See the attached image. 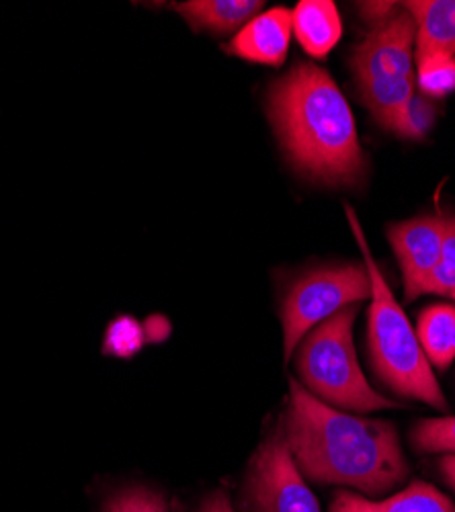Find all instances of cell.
<instances>
[{
  "instance_id": "6da1fadb",
  "label": "cell",
  "mask_w": 455,
  "mask_h": 512,
  "mask_svg": "<svg viewBox=\"0 0 455 512\" xmlns=\"http://www.w3.org/2000/svg\"><path fill=\"white\" fill-rule=\"evenodd\" d=\"M285 439L304 478L380 496L402 484L408 465L394 424L359 418L312 396L289 379Z\"/></svg>"
},
{
  "instance_id": "7a4b0ae2",
  "label": "cell",
  "mask_w": 455,
  "mask_h": 512,
  "mask_svg": "<svg viewBox=\"0 0 455 512\" xmlns=\"http://www.w3.org/2000/svg\"><path fill=\"white\" fill-rule=\"evenodd\" d=\"M269 117L296 170L326 185H353L363 150L347 99L330 74L302 62L269 91Z\"/></svg>"
},
{
  "instance_id": "3957f363",
  "label": "cell",
  "mask_w": 455,
  "mask_h": 512,
  "mask_svg": "<svg viewBox=\"0 0 455 512\" xmlns=\"http://www.w3.org/2000/svg\"><path fill=\"white\" fill-rule=\"evenodd\" d=\"M345 211L371 281L367 347L374 373L380 377L384 386L394 390L398 396L419 400L435 410L447 412L449 404L419 343L417 330L408 322L378 263L371 256L357 213L351 207Z\"/></svg>"
},
{
  "instance_id": "277c9868",
  "label": "cell",
  "mask_w": 455,
  "mask_h": 512,
  "mask_svg": "<svg viewBox=\"0 0 455 512\" xmlns=\"http://www.w3.org/2000/svg\"><path fill=\"white\" fill-rule=\"evenodd\" d=\"M357 304L330 316L312 328L298 345L296 367L304 388L333 408L353 412H378L396 404L378 394L365 379L355 345L353 324Z\"/></svg>"
},
{
  "instance_id": "5b68a950",
  "label": "cell",
  "mask_w": 455,
  "mask_h": 512,
  "mask_svg": "<svg viewBox=\"0 0 455 512\" xmlns=\"http://www.w3.org/2000/svg\"><path fill=\"white\" fill-rule=\"evenodd\" d=\"M369 297L371 281L365 265L324 267L296 279L281 304L285 359L294 355L304 336L320 322Z\"/></svg>"
},
{
  "instance_id": "8992f818",
  "label": "cell",
  "mask_w": 455,
  "mask_h": 512,
  "mask_svg": "<svg viewBox=\"0 0 455 512\" xmlns=\"http://www.w3.org/2000/svg\"><path fill=\"white\" fill-rule=\"evenodd\" d=\"M244 512H320L296 459L289 451L283 422L261 443L242 488Z\"/></svg>"
},
{
  "instance_id": "52a82bcc",
  "label": "cell",
  "mask_w": 455,
  "mask_h": 512,
  "mask_svg": "<svg viewBox=\"0 0 455 512\" xmlns=\"http://www.w3.org/2000/svg\"><path fill=\"white\" fill-rule=\"evenodd\" d=\"M415 39V21L404 9L386 25L371 31L351 56V66L359 84L410 78L412 60H415Z\"/></svg>"
},
{
  "instance_id": "ba28073f",
  "label": "cell",
  "mask_w": 455,
  "mask_h": 512,
  "mask_svg": "<svg viewBox=\"0 0 455 512\" xmlns=\"http://www.w3.org/2000/svg\"><path fill=\"white\" fill-rule=\"evenodd\" d=\"M388 238L402 269L406 300H417L441 259L445 218L421 216L394 224L388 230Z\"/></svg>"
},
{
  "instance_id": "9c48e42d",
  "label": "cell",
  "mask_w": 455,
  "mask_h": 512,
  "mask_svg": "<svg viewBox=\"0 0 455 512\" xmlns=\"http://www.w3.org/2000/svg\"><path fill=\"white\" fill-rule=\"evenodd\" d=\"M292 29V11L285 7L269 9L248 21L226 46V52L255 64L281 66L287 58Z\"/></svg>"
},
{
  "instance_id": "30bf717a",
  "label": "cell",
  "mask_w": 455,
  "mask_h": 512,
  "mask_svg": "<svg viewBox=\"0 0 455 512\" xmlns=\"http://www.w3.org/2000/svg\"><path fill=\"white\" fill-rule=\"evenodd\" d=\"M417 27L415 56L455 58V0H410L402 5Z\"/></svg>"
},
{
  "instance_id": "8fae6325",
  "label": "cell",
  "mask_w": 455,
  "mask_h": 512,
  "mask_svg": "<svg viewBox=\"0 0 455 512\" xmlns=\"http://www.w3.org/2000/svg\"><path fill=\"white\" fill-rule=\"evenodd\" d=\"M330 512H455V504L437 488L415 482L386 500H369L361 494L339 492Z\"/></svg>"
},
{
  "instance_id": "7c38bea8",
  "label": "cell",
  "mask_w": 455,
  "mask_h": 512,
  "mask_svg": "<svg viewBox=\"0 0 455 512\" xmlns=\"http://www.w3.org/2000/svg\"><path fill=\"white\" fill-rule=\"evenodd\" d=\"M294 31L300 46L314 58H324L343 33L341 17L330 0H302L292 11Z\"/></svg>"
},
{
  "instance_id": "4fadbf2b",
  "label": "cell",
  "mask_w": 455,
  "mask_h": 512,
  "mask_svg": "<svg viewBox=\"0 0 455 512\" xmlns=\"http://www.w3.org/2000/svg\"><path fill=\"white\" fill-rule=\"evenodd\" d=\"M261 9L263 3L259 0H191L177 5V11L195 31H212L218 35L242 29Z\"/></svg>"
},
{
  "instance_id": "5bb4252c",
  "label": "cell",
  "mask_w": 455,
  "mask_h": 512,
  "mask_svg": "<svg viewBox=\"0 0 455 512\" xmlns=\"http://www.w3.org/2000/svg\"><path fill=\"white\" fill-rule=\"evenodd\" d=\"M359 87L363 103L374 113V117L390 132L404 136L410 101L415 97V78L374 80L363 82Z\"/></svg>"
},
{
  "instance_id": "9a60e30c",
  "label": "cell",
  "mask_w": 455,
  "mask_h": 512,
  "mask_svg": "<svg viewBox=\"0 0 455 512\" xmlns=\"http://www.w3.org/2000/svg\"><path fill=\"white\" fill-rule=\"evenodd\" d=\"M419 343L431 365L447 369L455 359V306L433 304L421 312Z\"/></svg>"
},
{
  "instance_id": "2e32d148",
  "label": "cell",
  "mask_w": 455,
  "mask_h": 512,
  "mask_svg": "<svg viewBox=\"0 0 455 512\" xmlns=\"http://www.w3.org/2000/svg\"><path fill=\"white\" fill-rule=\"evenodd\" d=\"M410 439L421 453H455V416L421 420Z\"/></svg>"
},
{
  "instance_id": "e0dca14e",
  "label": "cell",
  "mask_w": 455,
  "mask_h": 512,
  "mask_svg": "<svg viewBox=\"0 0 455 512\" xmlns=\"http://www.w3.org/2000/svg\"><path fill=\"white\" fill-rule=\"evenodd\" d=\"M425 293H435L455 302V216L445 218V240L441 248V259L431 273Z\"/></svg>"
},
{
  "instance_id": "ac0fdd59",
  "label": "cell",
  "mask_w": 455,
  "mask_h": 512,
  "mask_svg": "<svg viewBox=\"0 0 455 512\" xmlns=\"http://www.w3.org/2000/svg\"><path fill=\"white\" fill-rule=\"evenodd\" d=\"M103 512H169L167 498L148 486H126L113 492Z\"/></svg>"
},
{
  "instance_id": "d6986e66",
  "label": "cell",
  "mask_w": 455,
  "mask_h": 512,
  "mask_svg": "<svg viewBox=\"0 0 455 512\" xmlns=\"http://www.w3.org/2000/svg\"><path fill=\"white\" fill-rule=\"evenodd\" d=\"M419 87L425 97H445L455 91V58L431 56L419 62Z\"/></svg>"
},
{
  "instance_id": "ffe728a7",
  "label": "cell",
  "mask_w": 455,
  "mask_h": 512,
  "mask_svg": "<svg viewBox=\"0 0 455 512\" xmlns=\"http://www.w3.org/2000/svg\"><path fill=\"white\" fill-rule=\"evenodd\" d=\"M435 115H437V111H435V105L429 101V97L415 93V97H412V101H410V109H408V117H406V130H404L402 138L421 140L431 130Z\"/></svg>"
},
{
  "instance_id": "44dd1931",
  "label": "cell",
  "mask_w": 455,
  "mask_h": 512,
  "mask_svg": "<svg viewBox=\"0 0 455 512\" xmlns=\"http://www.w3.org/2000/svg\"><path fill=\"white\" fill-rule=\"evenodd\" d=\"M140 343H142V334L134 320H121L111 324L107 349H113L115 355H132L136 353Z\"/></svg>"
},
{
  "instance_id": "7402d4cb",
  "label": "cell",
  "mask_w": 455,
  "mask_h": 512,
  "mask_svg": "<svg viewBox=\"0 0 455 512\" xmlns=\"http://www.w3.org/2000/svg\"><path fill=\"white\" fill-rule=\"evenodd\" d=\"M357 11L361 19L371 27V31L386 25L390 19H394L400 9L396 3H390V0H376V3H359Z\"/></svg>"
},
{
  "instance_id": "603a6c76",
  "label": "cell",
  "mask_w": 455,
  "mask_h": 512,
  "mask_svg": "<svg viewBox=\"0 0 455 512\" xmlns=\"http://www.w3.org/2000/svg\"><path fill=\"white\" fill-rule=\"evenodd\" d=\"M197 512H234L230 498L224 492H212L199 506Z\"/></svg>"
},
{
  "instance_id": "cb8c5ba5",
  "label": "cell",
  "mask_w": 455,
  "mask_h": 512,
  "mask_svg": "<svg viewBox=\"0 0 455 512\" xmlns=\"http://www.w3.org/2000/svg\"><path fill=\"white\" fill-rule=\"evenodd\" d=\"M439 472L443 474L445 482L455 490V453H447V455L439 461Z\"/></svg>"
}]
</instances>
